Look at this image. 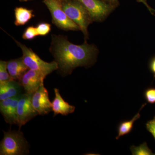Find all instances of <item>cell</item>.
Here are the masks:
<instances>
[{"label": "cell", "instance_id": "obj_1", "mask_svg": "<svg viewBox=\"0 0 155 155\" xmlns=\"http://www.w3.org/2000/svg\"><path fill=\"white\" fill-rule=\"evenodd\" d=\"M59 69L62 74L69 75L78 67H89L94 64L98 50L87 42L76 45L69 42L66 37L52 35L50 48Z\"/></svg>", "mask_w": 155, "mask_h": 155}, {"label": "cell", "instance_id": "obj_2", "mask_svg": "<svg viewBox=\"0 0 155 155\" xmlns=\"http://www.w3.org/2000/svg\"><path fill=\"white\" fill-rule=\"evenodd\" d=\"M62 8L69 19L80 27L85 42L88 39V27L93 22L91 14L84 5L78 0H62Z\"/></svg>", "mask_w": 155, "mask_h": 155}, {"label": "cell", "instance_id": "obj_3", "mask_svg": "<svg viewBox=\"0 0 155 155\" xmlns=\"http://www.w3.org/2000/svg\"><path fill=\"white\" fill-rule=\"evenodd\" d=\"M29 144L23 133L18 130L4 131L0 143L1 155H24L29 153Z\"/></svg>", "mask_w": 155, "mask_h": 155}, {"label": "cell", "instance_id": "obj_4", "mask_svg": "<svg viewBox=\"0 0 155 155\" xmlns=\"http://www.w3.org/2000/svg\"><path fill=\"white\" fill-rule=\"evenodd\" d=\"M13 39L22 50V60L29 69L40 72L46 77L47 75L51 74L53 71L59 69L58 64L56 61L51 63L45 62L31 49L17 41L15 38Z\"/></svg>", "mask_w": 155, "mask_h": 155}, {"label": "cell", "instance_id": "obj_5", "mask_svg": "<svg viewBox=\"0 0 155 155\" xmlns=\"http://www.w3.org/2000/svg\"><path fill=\"white\" fill-rule=\"evenodd\" d=\"M62 0H43L49 10L53 24L65 30H81L80 27L67 16L62 8Z\"/></svg>", "mask_w": 155, "mask_h": 155}, {"label": "cell", "instance_id": "obj_6", "mask_svg": "<svg viewBox=\"0 0 155 155\" xmlns=\"http://www.w3.org/2000/svg\"><path fill=\"white\" fill-rule=\"evenodd\" d=\"M82 3L91 14L94 22H102L116 7L102 0H78Z\"/></svg>", "mask_w": 155, "mask_h": 155}, {"label": "cell", "instance_id": "obj_7", "mask_svg": "<svg viewBox=\"0 0 155 155\" xmlns=\"http://www.w3.org/2000/svg\"><path fill=\"white\" fill-rule=\"evenodd\" d=\"M32 94L25 93L22 94L18 102L17 113L18 116V126L20 129L34 117L39 115L34 108L31 102Z\"/></svg>", "mask_w": 155, "mask_h": 155}, {"label": "cell", "instance_id": "obj_8", "mask_svg": "<svg viewBox=\"0 0 155 155\" xmlns=\"http://www.w3.org/2000/svg\"><path fill=\"white\" fill-rule=\"evenodd\" d=\"M21 94L13 97L1 101L0 102V111L5 121L10 125L18 124L17 107Z\"/></svg>", "mask_w": 155, "mask_h": 155}, {"label": "cell", "instance_id": "obj_9", "mask_svg": "<svg viewBox=\"0 0 155 155\" xmlns=\"http://www.w3.org/2000/svg\"><path fill=\"white\" fill-rule=\"evenodd\" d=\"M45 77L40 72L29 69L18 81L25 93L33 94L41 86L44 85Z\"/></svg>", "mask_w": 155, "mask_h": 155}, {"label": "cell", "instance_id": "obj_10", "mask_svg": "<svg viewBox=\"0 0 155 155\" xmlns=\"http://www.w3.org/2000/svg\"><path fill=\"white\" fill-rule=\"evenodd\" d=\"M31 102L39 115H46L53 111L52 104L49 98L48 93L44 85L32 94Z\"/></svg>", "mask_w": 155, "mask_h": 155}, {"label": "cell", "instance_id": "obj_11", "mask_svg": "<svg viewBox=\"0 0 155 155\" xmlns=\"http://www.w3.org/2000/svg\"><path fill=\"white\" fill-rule=\"evenodd\" d=\"M54 91L55 97L52 103L54 116H55L58 114L67 116L68 114L73 113L75 110V106L69 104L64 101L58 89L54 88Z\"/></svg>", "mask_w": 155, "mask_h": 155}, {"label": "cell", "instance_id": "obj_12", "mask_svg": "<svg viewBox=\"0 0 155 155\" xmlns=\"http://www.w3.org/2000/svg\"><path fill=\"white\" fill-rule=\"evenodd\" d=\"M22 87L17 81L12 80L0 83V101L21 94Z\"/></svg>", "mask_w": 155, "mask_h": 155}, {"label": "cell", "instance_id": "obj_13", "mask_svg": "<svg viewBox=\"0 0 155 155\" xmlns=\"http://www.w3.org/2000/svg\"><path fill=\"white\" fill-rule=\"evenodd\" d=\"M7 69L12 79L17 81L29 69L24 64L22 57L8 61Z\"/></svg>", "mask_w": 155, "mask_h": 155}, {"label": "cell", "instance_id": "obj_14", "mask_svg": "<svg viewBox=\"0 0 155 155\" xmlns=\"http://www.w3.org/2000/svg\"><path fill=\"white\" fill-rule=\"evenodd\" d=\"M15 20L14 24L17 26L24 25L34 17L33 10L23 7H17L14 10Z\"/></svg>", "mask_w": 155, "mask_h": 155}, {"label": "cell", "instance_id": "obj_15", "mask_svg": "<svg viewBox=\"0 0 155 155\" xmlns=\"http://www.w3.org/2000/svg\"><path fill=\"white\" fill-rule=\"evenodd\" d=\"M139 112L134 117L130 120L122 121L118 125V135L116 137V140H118L121 137L127 135L131 132L134 128V122L140 117V114Z\"/></svg>", "mask_w": 155, "mask_h": 155}, {"label": "cell", "instance_id": "obj_16", "mask_svg": "<svg viewBox=\"0 0 155 155\" xmlns=\"http://www.w3.org/2000/svg\"><path fill=\"white\" fill-rule=\"evenodd\" d=\"M131 153L133 155H154L151 150L148 147L146 142L143 143L139 146H132L130 147Z\"/></svg>", "mask_w": 155, "mask_h": 155}, {"label": "cell", "instance_id": "obj_17", "mask_svg": "<svg viewBox=\"0 0 155 155\" xmlns=\"http://www.w3.org/2000/svg\"><path fill=\"white\" fill-rule=\"evenodd\" d=\"M8 69L7 62L1 61H0V83L12 80Z\"/></svg>", "mask_w": 155, "mask_h": 155}, {"label": "cell", "instance_id": "obj_18", "mask_svg": "<svg viewBox=\"0 0 155 155\" xmlns=\"http://www.w3.org/2000/svg\"><path fill=\"white\" fill-rule=\"evenodd\" d=\"M36 28L38 36H46L51 31V25L46 22H41L37 25Z\"/></svg>", "mask_w": 155, "mask_h": 155}, {"label": "cell", "instance_id": "obj_19", "mask_svg": "<svg viewBox=\"0 0 155 155\" xmlns=\"http://www.w3.org/2000/svg\"><path fill=\"white\" fill-rule=\"evenodd\" d=\"M37 36H38V35L37 32L36 27L30 26L25 29L22 34V38L24 39L30 40L33 39Z\"/></svg>", "mask_w": 155, "mask_h": 155}, {"label": "cell", "instance_id": "obj_20", "mask_svg": "<svg viewBox=\"0 0 155 155\" xmlns=\"http://www.w3.org/2000/svg\"><path fill=\"white\" fill-rule=\"evenodd\" d=\"M144 97L149 104H155V87H150L146 89L144 92Z\"/></svg>", "mask_w": 155, "mask_h": 155}, {"label": "cell", "instance_id": "obj_21", "mask_svg": "<svg viewBox=\"0 0 155 155\" xmlns=\"http://www.w3.org/2000/svg\"><path fill=\"white\" fill-rule=\"evenodd\" d=\"M146 127L147 130L151 134L155 140V116L153 119L147 122Z\"/></svg>", "mask_w": 155, "mask_h": 155}, {"label": "cell", "instance_id": "obj_22", "mask_svg": "<svg viewBox=\"0 0 155 155\" xmlns=\"http://www.w3.org/2000/svg\"><path fill=\"white\" fill-rule=\"evenodd\" d=\"M149 67L150 71L153 75L154 77L155 78V56L150 60Z\"/></svg>", "mask_w": 155, "mask_h": 155}, {"label": "cell", "instance_id": "obj_23", "mask_svg": "<svg viewBox=\"0 0 155 155\" xmlns=\"http://www.w3.org/2000/svg\"><path fill=\"white\" fill-rule=\"evenodd\" d=\"M137 2L139 3H142L146 7H147L148 11H150V13H151L152 15H154L155 13V10L154 9L152 8L148 4L147 2V0H136Z\"/></svg>", "mask_w": 155, "mask_h": 155}, {"label": "cell", "instance_id": "obj_24", "mask_svg": "<svg viewBox=\"0 0 155 155\" xmlns=\"http://www.w3.org/2000/svg\"><path fill=\"white\" fill-rule=\"evenodd\" d=\"M104 2L110 4L111 5L114 6V7H118L119 5V0H102Z\"/></svg>", "mask_w": 155, "mask_h": 155}, {"label": "cell", "instance_id": "obj_25", "mask_svg": "<svg viewBox=\"0 0 155 155\" xmlns=\"http://www.w3.org/2000/svg\"><path fill=\"white\" fill-rule=\"evenodd\" d=\"M21 2H27L28 1H30V0H19Z\"/></svg>", "mask_w": 155, "mask_h": 155}]
</instances>
